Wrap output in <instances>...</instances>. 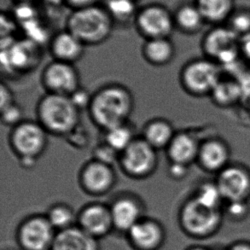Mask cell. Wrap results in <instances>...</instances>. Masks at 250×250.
Masks as SVG:
<instances>
[{
  "label": "cell",
  "instance_id": "obj_1",
  "mask_svg": "<svg viewBox=\"0 0 250 250\" xmlns=\"http://www.w3.org/2000/svg\"><path fill=\"white\" fill-rule=\"evenodd\" d=\"M134 104V97L129 88L119 83H109L92 93L87 111L93 124L106 132L129 122Z\"/></svg>",
  "mask_w": 250,
  "mask_h": 250
},
{
  "label": "cell",
  "instance_id": "obj_2",
  "mask_svg": "<svg viewBox=\"0 0 250 250\" xmlns=\"http://www.w3.org/2000/svg\"><path fill=\"white\" fill-rule=\"evenodd\" d=\"M81 112L68 96L51 93L42 96L35 108L36 121L50 135L58 137L71 135L77 130Z\"/></svg>",
  "mask_w": 250,
  "mask_h": 250
},
{
  "label": "cell",
  "instance_id": "obj_3",
  "mask_svg": "<svg viewBox=\"0 0 250 250\" xmlns=\"http://www.w3.org/2000/svg\"><path fill=\"white\" fill-rule=\"evenodd\" d=\"M115 24L102 3L71 10L65 29L85 46L104 44L111 36Z\"/></svg>",
  "mask_w": 250,
  "mask_h": 250
},
{
  "label": "cell",
  "instance_id": "obj_4",
  "mask_svg": "<svg viewBox=\"0 0 250 250\" xmlns=\"http://www.w3.org/2000/svg\"><path fill=\"white\" fill-rule=\"evenodd\" d=\"M223 76V69L209 58H194L184 64L179 72L183 90L194 98L209 97Z\"/></svg>",
  "mask_w": 250,
  "mask_h": 250
},
{
  "label": "cell",
  "instance_id": "obj_5",
  "mask_svg": "<svg viewBox=\"0 0 250 250\" xmlns=\"http://www.w3.org/2000/svg\"><path fill=\"white\" fill-rule=\"evenodd\" d=\"M223 219V209L205 206L192 196L179 208V223L183 231L192 237H206L216 231Z\"/></svg>",
  "mask_w": 250,
  "mask_h": 250
},
{
  "label": "cell",
  "instance_id": "obj_6",
  "mask_svg": "<svg viewBox=\"0 0 250 250\" xmlns=\"http://www.w3.org/2000/svg\"><path fill=\"white\" fill-rule=\"evenodd\" d=\"M239 36L226 24L211 27L204 34L201 47L203 57L220 65L222 69L242 59L239 51Z\"/></svg>",
  "mask_w": 250,
  "mask_h": 250
},
{
  "label": "cell",
  "instance_id": "obj_7",
  "mask_svg": "<svg viewBox=\"0 0 250 250\" xmlns=\"http://www.w3.org/2000/svg\"><path fill=\"white\" fill-rule=\"evenodd\" d=\"M117 163L122 172L130 179H148L159 166L158 151L139 136L126 149L120 153Z\"/></svg>",
  "mask_w": 250,
  "mask_h": 250
},
{
  "label": "cell",
  "instance_id": "obj_8",
  "mask_svg": "<svg viewBox=\"0 0 250 250\" xmlns=\"http://www.w3.org/2000/svg\"><path fill=\"white\" fill-rule=\"evenodd\" d=\"M49 135L37 121L24 120L10 129V149L19 160H33L36 162L47 149Z\"/></svg>",
  "mask_w": 250,
  "mask_h": 250
},
{
  "label": "cell",
  "instance_id": "obj_9",
  "mask_svg": "<svg viewBox=\"0 0 250 250\" xmlns=\"http://www.w3.org/2000/svg\"><path fill=\"white\" fill-rule=\"evenodd\" d=\"M58 231L45 214H32L21 221L16 240L21 250H51Z\"/></svg>",
  "mask_w": 250,
  "mask_h": 250
},
{
  "label": "cell",
  "instance_id": "obj_10",
  "mask_svg": "<svg viewBox=\"0 0 250 250\" xmlns=\"http://www.w3.org/2000/svg\"><path fill=\"white\" fill-rule=\"evenodd\" d=\"M134 26L146 41L170 38L175 30L173 12L161 3H149L139 8Z\"/></svg>",
  "mask_w": 250,
  "mask_h": 250
},
{
  "label": "cell",
  "instance_id": "obj_11",
  "mask_svg": "<svg viewBox=\"0 0 250 250\" xmlns=\"http://www.w3.org/2000/svg\"><path fill=\"white\" fill-rule=\"evenodd\" d=\"M41 82L46 93L68 97L82 86L80 72L75 64L57 60L44 66Z\"/></svg>",
  "mask_w": 250,
  "mask_h": 250
},
{
  "label": "cell",
  "instance_id": "obj_12",
  "mask_svg": "<svg viewBox=\"0 0 250 250\" xmlns=\"http://www.w3.org/2000/svg\"><path fill=\"white\" fill-rule=\"evenodd\" d=\"M117 181L111 165L91 159L82 167L78 174L79 186L91 196H103L110 192Z\"/></svg>",
  "mask_w": 250,
  "mask_h": 250
},
{
  "label": "cell",
  "instance_id": "obj_13",
  "mask_svg": "<svg viewBox=\"0 0 250 250\" xmlns=\"http://www.w3.org/2000/svg\"><path fill=\"white\" fill-rule=\"evenodd\" d=\"M214 180L225 203L250 201V168L246 165L230 163L217 174Z\"/></svg>",
  "mask_w": 250,
  "mask_h": 250
},
{
  "label": "cell",
  "instance_id": "obj_14",
  "mask_svg": "<svg viewBox=\"0 0 250 250\" xmlns=\"http://www.w3.org/2000/svg\"><path fill=\"white\" fill-rule=\"evenodd\" d=\"M108 205L115 231L123 235H125L138 221L146 216L145 203L134 193H119Z\"/></svg>",
  "mask_w": 250,
  "mask_h": 250
},
{
  "label": "cell",
  "instance_id": "obj_15",
  "mask_svg": "<svg viewBox=\"0 0 250 250\" xmlns=\"http://www.w3.org/2000/svg\"><path fill=\"white\" fill-rule=\"evenodd\" d=\"M77 226L98 240L110 235L115 228L109 205L100 202L85 204L77 213Z\"/></svg>",
  "mask_w": 250,
  "mask_h": 250
},
{
  "label": "cell",
  "instance_id": "obj_16",
  "mask_svg": "<svg viewBox=\"0 0 250 250\" xmlns=\"http://www.w3.org/2000/svg\"><path fill=\"white\" fill-rule=\"evenodd\" d=\"M129 246L133 250H160L166 242V229L152 217H143L125 233Z\"/></svg>",
  "mask_w": 250,
  "mask_h": 250
},
{
  "label": "cell",
  "instance_id": "obj_17",
  "mask_svg": "<svg viewBox=\"0 0 250 250\" xmlns=\"http://www.w3.org/2000/svg\"><path fill=\"white\" fill-rule=\"evenodd\" d=\"M231 149L225 139L218 136L203 139L196 164L203 172L217 175L230 163Z\"/></svg>",
  "mask_w": 250,
  "mask_h": 250
},
{
  "label": "cell",
  "instance_id": "obj_18",
  "mask_svg": "<svg viewBox=\"0 0 250 250\" xmlns=\"http://www.w3.org/2000/svg\"><path fill=\"white\" fill-rule=\"evenodd\" d=\"M202 140L191 131L183 130L176 132L165 150L169 163H179L189 167L196 163Z\"/></svg>",
  "mask_w": 250,
  "mask_h": 250
},
{
  "label": "cell",
  "instance_id": "obj_19",
  "mask_svg": "<svg viewBox=\"0 0 250 250\" xmlns=\"http://www.w3.org/2000/svg\"><path fill=\"white\" fill-rule=\"evenodd\" d=\"M85 45L67 29L55 34L49 42V51L53 60L75 64L84 54Z\"/></svg>",
  "mask_w": 250,
  "mask_h": 250
},
{
  "label": "cell",
  "instance_id": "obj_20",
  "mask_svg": "<svg viewBox=\"0 0 250 250\" xmlns=\"http://www.w3.org/2000/svg\"><path fill=\"white\" fill-rule=\"evenodd\" d=\"M51 250H101L99 240L85 233L78 226L58 231Z\"/></svg>",
  "mask_w": 250,
  "mask_h": 250
},
{
  "label": "cell",
  "instance_id": "obj_21",
  "mask_svg": "<svg viewBox=\"0 0 250 250\" xmlns=\"http://www.w3.org/2000/svg\"><path fill=\"white\" fill-rule=\"evenodd\" d=\"M176 131L172 123L164 118H154L146 122L141 137L149 146L159 150H166Z\"/></svg>",
  "mask_w": 250,
  "mask_h": 250
},
{
  "label": "cell",
  "instance_id": "obj_22",
  "mask_svg": "<svg viewBox=\"0 0 250 250\" xmlns=\"http://www.w3.org/2000/svg\"><path fill=\"white\" fill-rule=\"evenodd\" d=\"M142 57L149 64L163 67L175 58V45L170 38L147 40L143 44Z\"/></svg>",
  "mask_w": 250,
  "mask_h": 250
},
{
  "label": "cell",
  "instance_id": "obj_23",
  "mask_svg": "<svg viewBox=\"0 0 250 250\" xmlns=\"http://www.w3.org/2000/svg\"><path fill=\"white\" fill-rule=\"evenodd\" d=\"M209 98L220 108H229L240 103L245 97L239 80L222 76L217 83Z\"/></svg>",
  "mask_w": 250,
  "mask_h": 250
},
{
  "label": "cell",
  "instance_id": "obj_24",
  "mask_svg": "<svg viewBox=\"0 0 250 250\" xmlns=\"http://www.w3.org/2000/svg\"><path fill=\"white\" fill-rule=\"evenodd\" d=\"M175 29L188 35L199 33L206 21L195 3H184L173 12Z\"/></svg>",
  "mask_w": 250,
  "mask_h": 250
},
{
  "label": "cell",
  "instance_id": "obj_25",
  "mask_svg": "<svg viewBox=\"0 0 250 250\" xmlns=\"http://www.w3.org/2000/svg\"><path fill=\"white\" fill-rule=\"evenodd\" d=\"M206 23L213 26L227 23L235 10L234 0H195Z\"/></svg>",
  "mask_w": 250,
  "mask_h": 250
},
{
  "label": "cell",
  "instance_id": "obj_26",
  "mask_svg": "<svg viewBox=\"0 0 250 250\" xmlns=\"http://www.w3.org/2000/svg\"><path fill=\"white\" fill-rule=\"evenodd\" d=\"M115 25L134 24L139 8L136 0H104L102 3Z\"/></svg>",
  "mask_w": 250,
  "mask_h": 250
},
{
  "label": "cell",
  "instance_id": "obj_27",
  "mask_svg": "<svg viewBox=\"0 0 250 250\" xmlns=\"http://www.w3.org/2000/svg\"><path fill=\"white\" fill-rule=\"evenodd\" d=\"M77 213L67 203H57L50 206L44 214L58 232L77 226Z\"/></svg>",
  "mask_w": 250,
  "mask_h": 250
},
{
  "label": "cell",
  "instance_id": "obj_28",
  "mask_svg": "<svg viewBox=\"0 0 250 250\" xmlns=\"http://www.w3.org/2000/svg\"><path fill=\"white\" fill-rule=\"evenodd\" d=\"M104 142L119 154L126 149L137 137L130 122L109 129L104 132Z\"/></svg>",
  "mask_w": 250,
  "mask_h": 250
},
{
  "label": "cell",
  "instance_id": "obj_29",
  "mask_svg": "<svg viewBox=\"0 0 250 250\" xmlns=\"http://www.w3.org/2000/svg\"><path fill=\"white\" fill-rule=\"evenodd\" d=\"M191 196L198 202L215 209H223L225 203L215 180L203 181L196 186Z\"/></svg>",
  "mask_w": 250,
  "mask_h": 250
},
{
  "label": "cell",
  "instance_id": "obj_30",
  "mask_svg": "<svg viewBox=\"0 0 250 250\" xmlns=\"http://www.w3.org/2000/svg\"><path fill=\"white\" fill-rule=\"evenodd\" d=\"M239 38L250 33V10L238 9L233 11L226 23Z\"/></svg>",
  "mask_w": 250,
  "mask_h": 250
},
{
  "label": "cell",
  "instance_id": "obj_31",
  "mask_svg": "<svg viewBox=\"0 0 250 250\" xmlns=\"http://www.w3.org/2000/svg\"><path fill=\"white\" fill-rule=\"evenodd\" d=\"M0 113L1 122L3 125L10 126V128L20 124L21 122L25 120L23 108L17 103H14L13 104L10 105L6 108L0 109Z\"/></svg>",
  "mask_w": 250,
  "mask_h": 250
},
{
  "label": "cell",
  "instance_id": "obj_32",
  "mask_svg": "<svg viewBox=\"0 0 250 250\" xmlns=\"http://www.w3.org/2000/svg\"><path fill=\"white\" fill-rule=\"evenodd\" d=\"M118 152L112 149L104 142L97 146L92 152V159L98 160L99 162L106 163L113 166L115 163H118Z\"/></svg>",
  "mask_w": 250,
  "mask_h": 250
},
{
  "label": "cell",
  "instance_id": "obj_33",
  "mask_svg": "<svg viewBox=\"0 0 250 250\" xmlns=\"http://www.w3.org/2000/svg\"><path fill=\"white\" fill-rule=\"evenodd\" d=\"M227 203L226 213L233 220H244L250 213V206L249 201H237Z\"/></svg>",
  "mask_w": 250,
  "mask_h": 250
},
{
  "label": "cell",
  "instance_id": "obj_34",
  "mask_svg": "<svg viewBox=\"0 0 250 250\" xmlns=\"http://www.w3.org/2000/svg\"><path fill=\"white\" fill-rule=\"evenodd\" d=\"M91 95L92 94L89 93V91L85 88L81 86L69 98H71L74 104L82 111L84 109L87 110L91 102Z\"/></svg>",
  "mask_w": 250,
  "mask_h": 250
},
{
  "label": "cell",
  "instance_id": "obj_35",
  "mask_svg": "<svg viewBox=\"0 0 250 250\" xmlns=\"http://www.w3.org/2000/svg\"><path fill=\"white\" fill-rule=\"evenodd\" d=\"M190 167L186 166L179 163H169L167 174L175 181H181L188 176Z\"/></svg>",
  "mask_w": 250,
  "mask_h": 250
},
{
  "label": "cell",
  "instance_id": "obj_36",
  "mask_svg": "<svg viewBox=\"0 0 250 250\" xmlns=\"http://www.w3.org/2000/svg\"><path fill=\"white\" fill-rule=\"evenodd\" d=\"M0 95V109L6 108L8 106L13 104L14 103H16L13 91H11V89L4 82H1Z\"/></svg>",
  "mask_w": 250,
  "mask_h": 250
},
{
  "label": "cell",
  "instance_id": "obj_37",
  "mask_svg": "<svg viewBox=\"0 0 250 250\" xmlns=\"http://www.w3.org/2000/svg\"><path fill=\"white\" fill-rule=\"evenodd\" d=\"M239 51L242 59L250 64V33L239 39Z\"/></svg>",
  "mask_w": 250,
  "mask_h": 250
},
{
  "label": "cell",
  "instance_id": "obj_38",
  "mask_svg": "<svg viewBox=\"0 0 250 250\" xmlns=\"http://www.w3.org/2000/svg\"><path fill=\"white\" fill-rule=\"evenodd\" d=\"M63 3L73 10L98 4L100 3V0H63Z\"/></svg>",
  "mask_w": 250,
  "mask_h": 250
},
{
  "label": "cell",
  "instance_id": "obj_39",
  "mask_svg": "<svg viewBox=\"0 0 250 250\" xmlns=\"http://www.w3.org/2000/svg\"><path fill=\"white\" fill-rule=\"evenodd\" d=\"M229 250H250V245L247 244H237Z\"/></svg>",
  "mask_w": 250,
  "mask_h": 250
},
{
  "label": "cell",
  "instance_id": "obj_40",
  "mask_svg": "<svg viewBox=\"0 0 250 250\" xmlns=\"http://www.w3.org/2000/svg\"><path fill=\"white\" fill-rule=\"evenodd\" d=\"M17 3H33L35 0H13Z\"/></svg>",
  "mask_w": 250,
  "mask_h": 250
},
{
  "label": "cell",
  "instance_id": "obj_41",
  "mask_svg": "<svg viewBox=\"0 0 250 250\" xmlns=\"http://www.w3.org/2000/svg\"><path fill=\"white\" fill-rule=\"evenodd\" d=\"M246 105H247L248 111L250 115V95H249L246 98Z\"/></svg>",
  "mask_w": 250,
  "mask_h": 250
},
{
  "label": "cell",
  "instance_id": "obj_42",
  "mask_svg": "<svg viewBox=\"0 0 250 250\" xmlns=\"http://www.w3.org/2000/svg\"><path fill=\"white\" fill-rule=\"evenodd\" d=\"M207 250L205 249H203V248L201 247H191L188 249V250Z\"/></svg>",
  "mask_w": 250,
  "mask_h": 250
},
{
  "label": "cell",
  "instance_id": "obj_43",
  "mask_svg": "<svg viewBox=\"0 0 250 250\" xmlns=\"http://www.w3.org/2000/svg\"><path fill=\"white\" fill-rule=\"evenodd\" d=\"M136 1H138V0H136Z\"/></svg>",
  "mask_w": 250,
  "mask_h": 250
}]
</instances>
